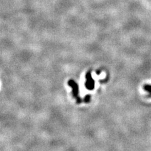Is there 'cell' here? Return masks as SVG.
Segmentation results:
<instances>
[{"label":"cell","mask_w":151,"mask_h":151,"mask_svg":"<svg viewBox=\"0 0 151 151\" xmlns=\"http://www.w3.org/2000/svg\"><path fill=\"white\" fill-rule=\"evenodd\" d=\"M68 85L73 89V97L76 100L77 103H81V98L79 96V86L78 84L75 82L73 79H70L68 81Z\"/></svg>","instance_id":"obj_1"},{"label":"cell","mask_w":151,"mask_h":151,"mask_svg":"<svg viewBox=\"0 0 151 151\" xmlns=\"http://www.w3.org/2000/svg\"><path fill=\"white\" fill-rule=\"evenodd\" d=\"M85 87L89 90H93L95 88V80L91 76V71H88L86 74Z\"/></svg>","instance_id":"obj_2"},{"label":"cell","mask_w":151,"mask_h":151,"mask_svg":"<svg viewBox=\"0 0 151 151\" xmlns=\"http://www.w3.org/2000/svg\"><path fill=\"white\" fill-rule=\"evenodd\" d=\"M144 89L145 91L149 93V96H151V84H145L144 86Z\"/></svg>","instance_id":"obj_3"},{"label":"cell","mask_w":151,"mask_h":151,"mask_svg":"<svg viewBox=\"0 0 151 151\" xmlns=\"http://www.w3.org/2000/svg\"><path fill=\"white\" fill-rule=\"evenodd\" d=\"M90 98H91V96L89 95H86L84 98V102L85 103H89V101H90Z\"/></svg>","instance_id":"obj_4"}]
</instances>
